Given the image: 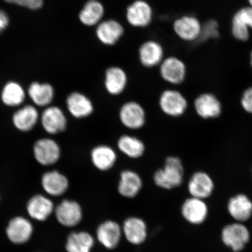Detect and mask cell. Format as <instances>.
I'll return each instance as SVG.
<instances>
[{
  "instance_id": "cell-1",
  "label": "cell",
  "mask_w": 252,
  "mask_h": 252,
  "mask_svg": "<svg viewBox=\"0 0 252 252\" xmlns=\"http://www.w3.org/2000/svg\"><path fill=\"white\" fill-rule=\"evenodd\" d=\"M184 177V169L182 160L178 157H169L164 166L154 175V181L157 187L171 190L180 187Z\"/></svg>"
},
{
  "instance_id": "cell-2",
  "label": "cell",
  "mask_w": 252,
  "mask_h": 252,
  "mask_svg": "<svg viewBox=\"0 0 252 252\" xmlns=\"http://www.w3.org/2000/svg\"><path fill=\"white\" fill-rule=\"evenodd\" d=\"M126 19L132 27L147 28L152 23L153 8L146 0H134L126 8Z\"/></svg>"
},
{
  "instance_id": "cell-3",
  "label": "cell",
  "mask_w": 252,
  "mask_h": 252,
  "mask_svg": "<svg viewBox=\"0 0 252 252\" xmlns=\"http://www.w3.org/2000/svg\"><path fill=\"white\" fill-rule=\"evenodd\" d=\"M221 239L226 247L235 252L244 250L251 239L249 229L241 222L231 223L222 230Z\"/></svg>"
},
{
  "instance_id": "cell-4",
  "label": "cell",
  "mask_w": 252,
  "mask_h": 252,
  "mask_svg": "<svg viewBox=\"0 0 252 252\" xmlns=\"http://www.w3.org/2000/svg\"><path fill=\"white\" fill-rule=\"evenodd\" d=\"M202 24L193 15H187L176 19L173 24V30L179 39L185 42H197Z\"/></svg>"
},
{
  "instance_id": "cell-5",
  "label": "cell",
  "mask_w": 252,
  "mask_h": 252,
  "mask_svg": "<svg viewBox=\"0 0 252 252\" xmlns=\"http://www.w3.org/2000/svg\"><path fill=\"white\" fill-rule=\"evenodd\" d=\"M159 66L160 77L167 83L179 85L185 80L187 66L177 57L169 56L165 58Z\"/></svg>"
},
{
  "instance_id": "cell-6",
  "label": "cell",
  "mask_w": 252,
  "mask_h": 252,
  "mask_svg": "<svg viewBox=\"0 0 252 252\" xmlns=\"http://www.w3.org/2000/svg\"><path fill=\"white\" fill-rule=\"evenodd\" d=\"M159 105L166 115L179 117L184 115L188 108L187 99L178 91L168 90L160 94Z\"/></svg>"
},
{
  "instance_id": "cell-7",
  "label": "cell",
  "mask_w": 252,
  "mask_h": 252,
  "mask_svg": "<svg viewBox=\"0 0 252 252\" xmlns=\"http://www.w3.org/2000/svg\"><path fill=\"white\" fill-rule=\"evenodd\" d=\"M124 34V25L114 19L103 20L96 27V38L105 46L115 45L122 39Z\"/></svg>"
},
{
  "instance_id": "cell-8",
  "label": "cell",
  "mask_w": 252,
  "mask_h": 252,
  "mask_svg": "<svg viewBox=\"0 0 252 252\" xmlns=\"http://www.w3.org/2000/svg\"><path fill=\"white\" fill-rule=\"evenodd\" d=\"M119 119L126 127L131 130H138L146 124V112L143 107L138 102H126L120 109Z\"/></svg>"
},
{
  "instance_id": "cell-9",
  "label": "cell",
  "mask_w": 252,
  "mask_h": 252,
  "mask_svg": "<svg viewBox=\"0 0 252 252\" xmlns=\"http://www.w3.org/2000/svg\"><path fill=\"white\" fill-rule=\"evenodd\" d=\"M33 154L37 162L44 166H49L58 161L61 156V150L54 140L42 138L34 144Z\"/></svg>"
},
{
  "instance_id": "cell-10",
  "label": "cell",
  "mask_w": 252,
  "mask_h": 252,
  "mask_svg": "<svg viewBox=\"0 0 252 252\" xmlns=\"http://www.w3.org/2000/svg\"><path fill=\"white\" fill-rule=\"evenodd\" d=\"M252 30V8L250 6L239 9L232 18L231 33L239 42H245L250 38Z\"/></svg>"
},
{
  "instance_id": "cell-11",
  "label": "cell",
  "mask_w": 252,
  "mask_h": 252,
  "mask_svg": "<svg viewBox=\"0 0 252 252\" xmlns=\"http://www.w3.org/2000/svg\"><path fill=\"white\" fill-rule=\"evenodd\" d=\"M138 58L144 67H156L165 59L164 49L161 44L156 40L146 41L138 49Z\"/></svg>"
},
{
  "instance_id": "cell-12",
  "label": "cell",
  "mask_w": 252,
  "mask_h": 252,
  "mask_svg": "<svg viewBox=\"0 0 252 252\" xmlns=\"http://www.w3.org/2000/svg\"><path fill=\"white\" fill-rule=\"evenodd\" d=\"M96 238L103 247L113 250L118 247L123 235L122 229L114 220H108L100 223L96 229Z\"/></svg>"
},
{
  "instance_id": "cell-13",
  "label": "cell",
  "mask_w": 252,
  "mask_h": 252,
  "mask_svg": "<svg viewBox=\"0 0 252 252\" xmlns=\"http://www.w3.org/2000/svg\"><path fill=\"white\" fill-rule=\"evenodd\" d=\"M56 216L62 225L73 227L83 219V210L76 201L65 200L56 207Z\"/></svg>"
},
{
  "instance_id": "cell-14",
  "label": "cell",
  "mask_w": 252,
  "mask_h": 252,
  "mask_svg": "<svg viewBox=\"0 0 252 252\" xmlns=\"http://www.w3.org/2000/svg\"><path fill=\"white\" fill-rule=\"evenodd\" d=\"M182 216L191 224L200 225L206 220L209 209L204 200L191 197L183 203Z\"/></svg>"
},
{
  "instance_id": "cell-15",
  "label": "cell",
  "mask_w": 252,
  "mask_h": 252,
  "mask_svg": "<svg viewBox=\"0 0 252 252\" xmlns=\"http://www.w3.org/2000/svg\"><path fill=\"white\" fill-rule=\"evenodd\" d=\"M41 123L47 133L55 134L65 130L67 121L63 110L58 106H51L44 110Z\"/></svg>"
},
{
  "instance_id": "cell-16",
  "label": "cell",
  "mask_w": 252,
  "mask_h": 252,
  "mask_svg": "<svg viewBox=\"0 0 252 252\" xmlns=\"http://www.w3.org/2000/svg\"><path fill=\"white\" fill-rule=\"evenodd\" d=\"M122 229L123 235L131 244L141 245L146 240L147 226L144 220L140 218L132 217L126 219Z\"/></svg>"
},
{
  "instance_id": "cell-17",
  "label": "cell",
  "mask_w": 252,
  "mask_h": 252,
  "mask_svg": "<svg viewBox=\"0 0 252 252\" xmlns=\"http://www.w3.org/2000/svg\"><path fill=\"white\" fill-rule=\"evenodd\" d=\"M214 189L213 179L206 172H195L189 181L188 191L193 197L204 200L212 195Z\"/></svg>"
},
{
  "instance_id": "cell-18",
  "label": "cell",
  "mask_w": 252,
  "mask_h": 252,
  "mask_svg": "<svg viewBox=\"0 0 252 252\" xmlns=\"http://www.w3.org/2000/svg\"><path fill=\"white\" fill-rule=\"evenodd\" d=\"M198 116L205 119L219 117L222 112L220 100L212 94H203L198 96L194 102Z\"/></svg>"
},
{
  "instance_id": "cell-19",
  "label": "cell",
  "mask_w": 252,
  "mask_h": 252,
  "mask_svg": "<svg viewBox=\"0 0 252 252\" xmlns=\"http://www.w3.org/2000/svg\"><path fill=\"white\" fill-rule=\"evenodd\" d=\"M32 232L31 223L21 217L12 219L6 229L8 239L15 244H23L27 242L31 237Z\"/></svg>"
},
{
  "instance_id": "cell-20",
  "label": "cell",
  "mask_w": 252,
  "mask_h": 252,
  "mask_svg": "<svg viewBox=\"0 0 252 252\" xmlns=\"http://www.w3.org/2000/svg\"><path fill=\"white\" fill-rule=\"evenodd\" d=\"M105 8L99 0H88L78 14L79 20L84 26L96 27L103 21Z\"/></svg>"
},
{
  "instance_id": "cell-21",
  "label": "cell",
  "mask_w": 252,
  "mask_h": 252,
  "mask_svg": "<svg viewBox=\"0 0 252 252\" xmlns=\"http://www.w3.org/2000/svg\"><path fill=\"white\" fill-rule=\"evenodd\" d=\"M127 81V75L122 68L112 66L106 69L104 85L107 92L112 95H119L124 92Z\"/></svg>"
},
{
  "instance_id": "cell-22",
  "label": "cell",
  "mask_w": 252,
  "mask_h": 252,
  "mask_svg": "<svg viewBox=\"0 0 252 252\" xmlns=\"http://www.w3.org/2000/svg\"><path fill=\"white\" fill-rule=\"evenodd\" d=\"M66 105L73 117L82 119L88 117L94 112V105L90 98L84 94L74 92L70 94L66 100Z\"/></svg>"
},
{
  "instance_id": "cell-23",
  "label": "cell",
  "mask_w": 252,
  "mask_h": 252,
  "mask_svg": "<svg viewBox=\"0 0 252 252\" xmlns=\"http://www.w3.org/2000/svg\"><path fill=\"white\" fill-rule=\"evenodd\" d=\"M143 187V181L137 173L125 170L120 176L118 190L122 196L131 198L137 196Z\"/></svg>"
},
{
  "instance_id": "cell-24",
  "label": "cell",
  "mask_w": 252,
  "mask_h": 252,
  "mask_svg": "<svg viewBox=\"0 0 252 252\" xmlns=\"http://www.w3.org/2000/svg\"><path fill=\"white\" fill-rule=\"evenodd\" d=\"M227 208L230 216L239 222L247 221L252 215V201L244 194L230 198Z\"/></svg>"
},
{
  "instance_id": "cell-25",
  "label": "cell",
  "mask_w": 252,
  "mask_h": 252,
  "mask_svg": "<svg viewBox=\"0 0 252 252\" xmlns=\"http://www.w3.org/2000/svg\"><path fill=\"white\" fill-rule=\"evenodd\" d=\"M91 159L96 169L100 171H107L115 165L117 156L112 147L99 145L91 151Z\"/></svg>"
},
{
  "instance_id": "cell-26",
  "label": "cell",
  "mask_w": 252,
  "mask_h": 252,
  "mask_svg": "<svg viewBox=\"0 0 252 252\" xmlns=\"http://www.w3.org/2000/svg\"><path fill=\"white\" fill-rule=\"evenodd\" d=\"M42 184L44 190L53 196L64 194L69 187L67 177L56 171L45 173L42 179Z\"/></svg>"
},
{
  "instance_id": "cell-27",
  "label": "cell",
  "mask_w": 252,
  "mask_h": 252,
  "mask_svg": "<svg viewBox=\"0 0 252 252\" xmlns=\"http://www.w3.org/2000/svg\"><path fill=\"white\" fill-rule=\"evenodd\" d=\"M39 113L32 105H27L18 109L12 116L15 127L21 131H30L37 124Z\"/></svg>"
},
{
  "instance_id": "cell-28",
  "label": "cell",
  "mask_w": 252,
  "mask_h": 252,
  "mask_svg": "<svg viewBox=\"0 0 252 252\" xmlns=\"http://www.w3.org/2000/svg\"><path fill=\"white\" fill-rule=\"evenodd\" d=\"M52 201L42 195H36L32 197L27 205L28 213L32 218L36 220H46L53 210Z\"/></svg>"
},
{
  "instance_id": "cell-29",
  "label": "cell",
  "mask_w": 252,
  "mask_h": 252,
  "mask_svg": "<svg viewBox=\"0 0 252 252\" xmlns=\"http://www.w3.org/2000/svg\"><path fill=\"white\" fill-rule=\"evenodd\" d=\"M28 93L33 103L39 106L49 105L55 95L54 89L51 85L40 84L38 82L32 83L28 88Z\"/></svg>"
},
{
  "instance_id": "cell-30",
  "label": "cell",
  "mask_w": 252,
  "mask_h": 252,
  "mask_svg": "<svg viewBox=\"0 0 252 252\" xmlns=\"http://www.w3.org/2000/svg\"><path fill=\"white\" fill-rule=\"evenodd\" d=\"M94 244V239L90 233L74 232L68 236L65 248L68 252H91Z\"/></svg>"
},
{
  "instance_id": "cell-31",
  "label": "cell",
  "mask_w": 252,
  "mask_h": 252,
  "mask_svg": "<svg viewBox=\"0 0 252 252\" xmlns=\"http://www.w3.org/2000/svg\"><path fill=\"white\" fill-rule=\"evenodd\" d=\"M118 149L125 156L131 158H139L144 155L146 147L139 138L130 135H123L118 141Z\"/></svg>"
},
{
  "instance_id": "cell-32",
  "label": "cell",
  "mask_w": 252,
  "mask_h": 252,
  "mask_svg": "<svg viewBox=\"0 0 252 252\" xmlns=\"http://www.w3.org/2000/svg\"><path fill=\"white\" fill-rule=\"evenodd\" d=\"M1 100L5 105L10 107L21 105L25 98V93L20 84L10 81L5 84L1 92Z\"/></svg>"
},
{
  "instance_id": "cell-33",
  "label": "cell",
  "mask_w": 252,
  "mask_h": 252,
  "mask_svg": "<svg viewBox=\"0 0 252 252\" xmlns=\"http://www.w3.org/2000/svg\"><path fill=\"white\" fill-rule=\"evenodd\" d=\"M220 36L219 24L213 19L202 24L199 39L197 42H206L208 40L218 38Z\"/></svg>"
},
{
  "instance_id": "cell-34",
  "label": "cell",
  "mask_w": 252,
  "mask_h": 252,
  "mask_svg": "<svg viewBox=\"0 0 252 252\" xmlns=\"http://www.w3.org/2000/svg\"><path fill=\"white\" fill-rule=\"evenodd\" d=\"M9 4H14L27 8L32 10H36L42 7L43 0H4Z\"/></svg>"
},
{
  "instance_id": "cell-35",
  "label": "cell",
  "mask_w": 252,
  "mask_h": 252,
  "mask_svg": "<svg viewBox=\"0 0 252 252\" xmlns=\"http://www.w3.org/2000/svg\"><path fill=\"white\" fill-rule=\"evenodd\" d=\"M241 103L245 111L252 114V87L248 88L242 94Z\"/></svg>"
},
{
  "instance_id": "cell-36",
  "label": "cell",
  "mask_w": 252,
  "mask_h": 252,
  "mask_svg": "<svg viewBox=\"0 0 252 252\" xmlns=\"http://www.w3.org/2000/svg\"><path fill=\"white\" fill-rule=\"evenodd\" d=\"M9 18L5 12L0 9V33L4 31L8 26Z\"/></svg>"
},
{
  "instance_id": "cell-37",
  "label": "cell",
  "mask_w": 252,
  "mask_h": 252,
  "mask_svg": "<svg viewBox=\"0 0 252 252\" xmlns=\"http://www.w3.org/2000/svg\"><path fill=\"white\" fill-rule=\"evenodd\" d=\"M248 1L249 4H250L249 6H250V7L252 8V0H248Z\"/></svg>"
},
{
  "instance_id": "cell-38",
  "label": "cell",
  "mask_w": 252,
  "mask_h": 252,
  "mask_svg": "<svg viewBox=\"0 0 252 252\" xmlns=\"http://www.w3.org/2000/svg\"><path fill=\"white\" fill-rule=\"evenodd\" d=\"M251 65L252 67V50L251 53Z\"/></svg>"
}]
</instances>
